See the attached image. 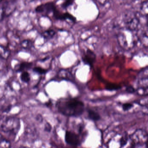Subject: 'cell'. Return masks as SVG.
Here are the masks:
<instances>
[{
  "label": "cell",
  "instance_id": "cell-1",
  "mask_svg": "<svg viewBox=\"0 0 148 148\" xmlns=\"http://www.w3.org/2000/svg\"><path fill=\"white\" fill-rule=\"evenodd\" d=\"M56 107L60 114L69 117H78L83 114L84 104L75 98L61 99L56 103Z\"/></svg>",
  "mask_w": 148,
  "mask_h": 148
},
{
  "label": "cell",
  "instance_id": "cell-2",
  "mask_svg": "<svg viewBox=\"0 0 148 148\" xmlns=\"http://www.w3.org/2000/svg\"><path fill=\"white\" fill-rule=\"evenodd\" d=\"M117 40L120 46L126 50L133 49L138 42L136 32L124 28L118 33Z\"/></svg>",
  "mask_w": 148,
  "mask_h": 148
},
{
  "label": "cell",
  "instance_id": "cell-3",
  "mask_svg": "<svg viewBox=\"0 0 148 148\" xmlns=\"http://www.w3.org/2000/svg\"><path fill=\"white\" fill-rule=\"evenodd\" d=\"M21 127L20 120L14 116H3L0 118V131L16 135Z\"/></svg>",
  "mask_w": 148,
  "mask_h": 148
},
{
  "label": "cell",
  "instance_id": "cell-4",
  "mask_svg": "<svg viewBox=\"0 0 148 148\" xmlns=\"http://www.w3.org/2000/svg\"><path fill=\"white\" fill-rule=\"evenodd\" d=\"M123 21L124 28L136 32L139 29L140 21L137 16L133 11H128L123 14Z\"/></svg>",
  "mask_w": 148,
  "mask_h": 148
},
{
  "label": "cell",
  "instance_id": "cell-5",
  "mask_svg": "<svg viewBox=\"0 0 148 148\" xmlns=\"http://www.w3.org/2000/svg\"><path fill=\"white\" fill-rule=\"evenodd\" d=\"M65 140L67 144L73 147H77L81 143L80 136L75 132L69 130H67L65 133Z\"/></svg>",
  "mask_w": 148,
  "mask_h": 148
},
{
  "label": "cell",
  "instance_id": "cell-6",
  "mask_svg": "<svg viewBox=\"0 0 148 148\" xmlns=\"http://www.w3.org/2000/svg\"><path fill=\"white\" fill-rule=\"evenodd\" d=\"M56 9L54 3L50 2L39 5L36 7L35 10L37 13L49 14L51 12H53Z\"/></svg>",
  "mask_w": 148,
  "mask_h": 148
},
{
  "label": "cell",
  "instance_id": "cell-7",
  "mask_svg": "<svg viewBox=\"0 0 148 148\" xmlns=\"http://www.w3.org/2000/svg\"><path fill=\"white\" fill-rule=\"evenodd\" d=\"M136 33L138 42L144 48H148V30L140 29Z\"/></svg>",
  "mask_w": 148,
  "mask_h": 148
},
{
  "label": "cell",
  "instance_id": "cell-8",
  "mask_svg": "<svg viewBox=\"0 0 148 148\" xmlns=\"http://www.w3.org/2000/svg\"><path fill=\"white\" fill-rule=\"evenodd\" d=\"M53 14L54 17L57 20H69L73 22L76 21L75 17L70 13L68 12L61 13L57 8L54 11Z\"/></svg>",
  "mask_w": 148,
  "mask_h": 148
},
{
  "label": "cell",
  "instance_id": "cell-9",
  "mask_svg": "<svg viewBox=\"0 0 148 148\" xmlns=\"http://www.w3.org/2000/svg\"><path fill=\"white\" fill-rule=\"evenodd\" d=\"M96 56L95 53L88 49L82 56V60L84 63L89 66H92L95 61Z\"/></svg>",
  "mask_w": 148,
  "mask_h": 148
},
{
  "label": "cell",
  "instance_id": "cell-10",
  "mask_svg": "<svg viewBox=\"0 0 148 148\" xmlns=\"http://www.w3.org/2000/svg\"><path fill=\"white\" fill-rule=\"evenodd\" d=\"M146 134L144 131L141 130H138L136 131L134 134L132 135V140H133V143L134 144H142L147 142V138H140Z\"/></svg>",
  "mask_w": 148,
  "mask_h": 148
},
{
  "label": "cell",
  "instance_id": "cell-11",
  "mask_svg": "<svg viewBox=\"0 0 148 148\" xmlns=\"http://www.w3.org/2000/svg\"><path fill=\"white\" fill-rule=\"evenodd\" d=\"M32 65H33L32 63L24 62H22L20 64H17L15 67V70L16 72H23V71H25V70H28L31 68Z\"/></svg>",
  "mask_w": 148,
  "mask_h": 148
},
{
  "label": "cell",
  "instance_id": "cell-12",
  "mask_svg": "<svg viewBox=\"0 0 148 148\" xmlns=\"http://www.w3.org/2000/svg\"><path fill=\"white\" fill-rule=\"evenodd\" d=\"M88 117L89 120L94 122L98 121L101 119V116L99 113L92 109H88L87 110Z\"/></svg>",
  "mask_w": 148,
  "mask_h": 148
},
{
  "label": "cell",
  "instance_id": "cell-13",
  "mask_svg": "<svg viewBox=\"0 0 148 148\" xmlns=\"http://www.w3.org/2000/svg\"><path fill=\"white\" fill-rule=\"evenodd\" d=\"M11 144L10 142L0 134V148H10Z\"/></svg>",
  "mask_w": 148,
  "mask_h": 148
},
{
  "label": "cell",
  "instance_id": "cell-14",
  "mask_svg": "<svg viewBox=\"0 0 148 148\" xmlns=\"http://www.w3.org/2000/svg\"><path fill=\"white\" fill-rule=\"evenodd\" d=\"M0 3V21H1L6 15V1Z\"/></svg>",
  "mask_w": 148,
  "mask_h": 148
},
{
  "label": "cell",
  "instance_id": "cell-15",
  "mask_svg": "<svg viewBox=\"0 0 148 148\" xmlns=\"http://www.w3.org/2000/svg\"><path fill=\"white\" fill-rule=\"evenodd\" d=\"M10 51L6 47L0 45V56L4 59H7L9 56Z\"/></svg>",
  "mask_w": 148,
  "mask_h": 148
},
{
  "label": "cell",
  "instance_id": "cell-16",
  "mask_svg": "<svg viewBox=\"0 0 148 148\" xmlns=\"http://www.w3.org/2000/svg\"><path fill=\"white\" fill-rule=\"evenodd\" d=\"M140 13L143 15L148 17V1H143L141 3L140 7Z\"/></svg>",
  "mask_w": 148,
  "mask_h": 148
},
{
  "label": "cell",
  "instance_id": "cell-17",
  "mask_svg": "<svg viewBox=\"0 0 148 148\" xmlns=\"http://www.w3.org/2000/svg\"><path fill=\"white\" fill-rule=\"evenodd\" d=\"M135 92L138 95L148 97V87H138V88L135 90Z\"/></svg>",
  "mask_w": 148,
  "mask_h": 148
},
{
  "label": "cell",
  "instance_id": "cell-18",
  "mask_svg": "<svg viewBox=\"0 0 148 148\" xmlns=\"http://www.w3.org/2000/svg\"><path fill=\"white\" fill-rule=\"evenodd\" d=\"M138 87H148V77L138 79L137 80Z\"/></svg>",
  "mask_w": 148,
  "mask_h": 148
},
{
  "label": "cell",
  "instance_id": "cell-19",
  "mask_svg": "<svg viewBox=\"0 0 148 148\" xmlns=\"http://www.w3.org/2000/svg\"><path fill=\"white\" fill-rule=\"evenodd\" d=\"M21 47L24 49H29L33 45V42L30 40H25L21 43Z\"/></svg>",
  "mask_w": 148,
  "mask_h": 148
},
{
  "label": "cell",
  "instance_id": "cell-20",
  "mask_svg": "<svg viewBox=\"0 0 148 148\" xmlns=\"http://www.w3.org/2000/svg\"><path fill=\"white\" fill-rule=\"evenodd\" d=\"M21 79L23 82L28 83L30 81V74L27 71H23L21 74Z\"/></svg>",
  "mask_w": 148,
  "mask_h": 148
},
{
  "label": "cell",
  "instance_id": "cell-21",
  "mask_svg": "<svg viewBox=\"0 0 148 148\" xmlns=\"http://www.w3.org/2000/svg\"><path fill=\"white\" fill-rule=\"evenodd\" d=\"M55 34V31H54L53 30L49 29L46 30L45 32H43V34H42V36H43L44 38L48 39L53 38Z\"/></svg>",
  "mask_w": 148,
  "mask_h": 148
},
{
  "label": "cell",
  "instance_id": "cell-22",
  "mask_svg": "<svg viewBox=\"0 0 148 148\" xmlns=\"http://www.w3.org/2000/svg\"><path fill=\"white\" fill-rule=\"evenodd\" d=\"M147 77H148V66L141 70L138 74V79Z\"/></svg>",
  "mask_w": 148,
  "mask_h": 148
},
{
  "label": "cell",
  "instance_id": "cell-23",
  "mask_svg": "<svg viewBox=\"0 0 148 148\" xmlns=\"http://www.w3.org/2000/svg\"><path fill=\"white\" fill-rule=\"evenodd\" d=\"M33 71L35 73L40 74H44L47 72V70L40 67H36L33 69Z\"/></svg>",
  "mask_w": 148,
  "mask_h": 148
},
{
  "label": "cell",
  "instance_id": "cell-24",
  "mask_svg": "<svg viewBox=\"0 0 148 148\" xmlns=\"http://www.w3.org/2000/svg\"><path fill=\"white\" fill-rule=\"evenodd\" d=\"M137 103L143 107H148V96L144 99H141L137 102Z\"/></svg>",
  "mask_w": 148,
  "mask_h": 148
},
{
  "label": "cell",
  "instance_id": "cell-25",
  "mask_svg": "<svg viewBox=\"0 0 148 148\" xmlns=\"http://www.w3.org/2000/svg\"><path fill=\"white\" fill-rule=\"evenodd\" d=\"M128 136L127 134H124L122 137L121 138L120 140V144H121V147H123L127 144L128 141Z\"/></svg>",
  "mask_w": 148,
  "mask_h": 148
},
{
  "label": "cell",
  "instance_id": "cell-26",
  "mask_svg": "<svg viewBox=\"0 0 148 148\" xmlns=\"http://www.w3.org/2000/svg\"><path fill=\"white\" fill-rule=\"evenodd\" d=\"M133 107V104L131 103H125L123 104L122 108L124 111H126L131 109Z\"/></svg>",
  "mask_w": 148,
  "mask_h": 148
},
{
  "label": "cell",
  "instance_id": "cell-27",
  "mask_svg": "<svg viewBox=\"0 0 148 148\" xmlns=\"http://www.w3.org/2000/svg\"><path fill=\"white\" fill-rule=\"evenodd\" d=\"M73 2L74 1H71V0L65 1V2H64L62 4V7L64 9L68 7H69V6L73 4Z\"/></svg>",
  "mask_w": 148,
  "mask_h": 148
},
{
  "label": "cell",
  "instance_id": "cell-28",
  "mask_svg": "<svg viewBox=\"0 0 148 148\" xmlns=\"http://www.w3.org/2000/svg\"><path fill=\"white\" fill-rule=\"evenodd\" d=\"M52 129V127L51 124L47 122L45 123V126H44V131L47 133H50L51 132Z\"/></svg>",
  "mask_w": 148,
  "mask_h": 148
},
{
  "label": "cell",
  "instance_id": "cell-29",
  "mask_svg": "<svg viewBox=\"0 0 148 148\" xmlns=\"http://www.w3.org/2000/svg\"><path fill=\"white\" fill-rule=\"evenodd\" d=\"M36 120L40 122H42L43 120V118H42V116H41L40 115H38L37 116H36Z\"/></svg>",
  "mask_w": 148,
  "mask_h": 148
},
{
  "label": "cell",
  "instance_id": "cell-30",
  "mask_svg": "<svg viewBox=\"0 0 148 148\" xmlns=\"http://www.w3.org/2000/svg\"><path fill=\"white\" fill-rule=\"evenodd\" d=\"M127 91L129 93H133L135 92V89H134L133 87H128L127 89Z\"/></svg>",
  "mask_w": 148,
  "mask_h": 148
},
{
  "label": "cell",
  "instance_id": "cell-31",
  "mask_svg": "<svg viewBox=\"0 0 148 148\" xmlns=\"http://www.w3.org/2000/svg\"><path fill=\"white\" fill-rule=\"evenodd\" d=\"M51 105H52V102H51L49 101L46 103V106L47 107H50Z\"/></svg>",
  "mask_w": 148,
  "mask_h": 148
},
{
  "label": "cell",
  "instance_id": "cell-32",
  "mask_svg": "<svg viewBox=\"0 0 148 148\" xmlns=\"http://www.w3.org/2000/svg\"><path fill=\"white\" fill-rule=\"evenodd\" d=\"M18 148H29L27 147H26V146H21V147H19Z\"/></svg>",
  "mask_w": 148,
  "mask_h": 148
},
{
  "label": "cell",
  "instance_id": "cell-33",
  "mask_svg": "<svg viewBox=\"0 0 148 148\" xmlns=\"http://www.w3.org/2000/svg\"><path fill=\"white\" fill-rule=\"evenodd\" d=\"M146 147L148 148V140L147 141V142H146Z\"/></svg>",
  "mask_w": 148,
  "mask_h": 148
},
{
  "label": "cell",
  "instance_id": "cell-34",
  "mask_svg": "<svg viewBox=\"0 0 148 148\" xmlns=\"http://www.w3.org/2000/svg\"><path fill=\"white\" fill-rule=\"evenodd\" d=\"M147 25L148 26V17H147Z\"/></svg>",
  "mask_w": 148,
  "mask_h": 148
}]
</instances>
